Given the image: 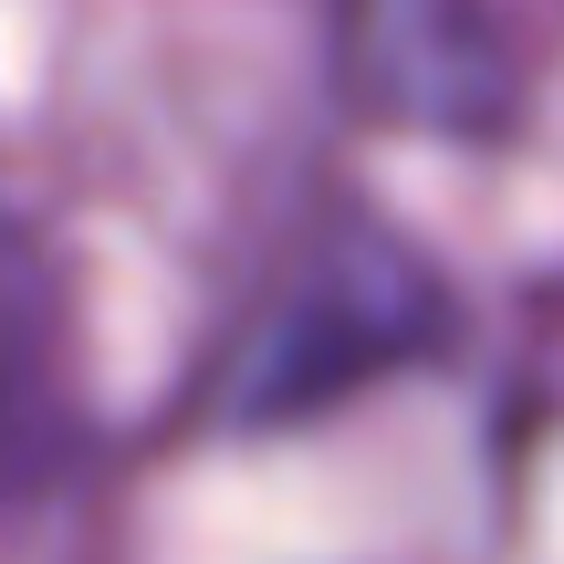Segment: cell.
<instances>
[{"mask_svg":"<svg viewBox=\"0 0 564 564\" xmlns=\"http://www.w3.org/2000/svg\"><path fill=\"white\" fill-rule=\"evenodd\" d=\"M345 63H356L366 116L460 126L502 105V42L481 0H345Z\"/></svg>","mask_w":564,"mask_h":564,"instance_id":"cell-3","label":"cell"},{"mask_svg":"<svg viewBox=\"0 0 564 564\" xmlns=\"http://www.w3.org/2000/svg\"><path fill=\"white\" fill-rule=\"evenodd\" d=\"M449 324L429 262L398 241L387 220H324L314 241L282 262L272 314L241 345V387L230 419H303V408L366 387L377 366H408V345H429Z\"/></svg>","mask_w":564,"mask_h":564,"instance_id":"cell-1","label":"cell"},{"mask_svg":"<svg viewBox=\"0 0 564 564\" xmlns=\"http://www.w3.org/2000/svg\"><path fill=\"white\" fill-rule=\"evenodd\" d=\"M74 345H63V293L42 241L0 209V533L53 502L74 470Z\"/></svg>","mask_w":564,"mask_h":564,"instance_id":"cell-2","label":"cell"}]
</instances>
